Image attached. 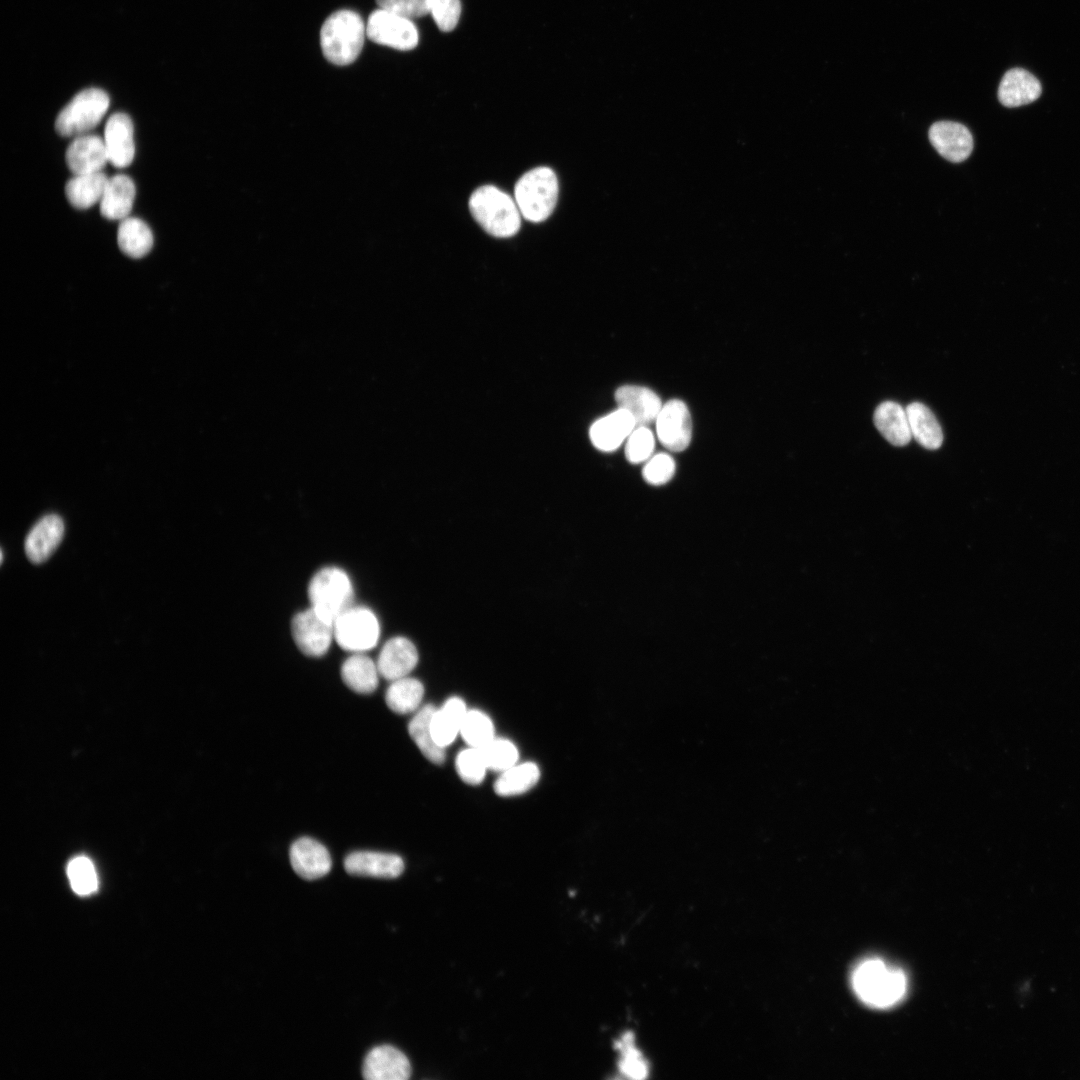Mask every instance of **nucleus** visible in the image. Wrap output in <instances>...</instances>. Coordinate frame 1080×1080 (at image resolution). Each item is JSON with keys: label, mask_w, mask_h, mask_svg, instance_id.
I'll list each match as a JSON object with an SVG mask.
<instances>
[{"label": "nucleus", "mask_w": 1080, "mask_h": 1080, "mask_svg": "<svg viewBox=\"0 0 1080 1080\" xmlns=\"http://www.w3.org/2000/svg\"><path fill=\"white\" fill-rule=\"evenodd\" d=\"M852 986L867 1005L888 1008L905 995L907 980L904 972L884 961L871 958L861 962L852 974Z\"/></svg>", "instance_id": "1"}, {"label": "nucleus", "mask_w": 1080, "mask_h": 1080, "mask_svg": "<svg viewBox=\"0 0 1080 1080\" xmlns=\"http://www.w3.org/2000/svg\"><path fill=\"white\" fill-rule=\"evenodd\" d=\"M366 27L361 16L352 10L331 14L320 31V44L325 58L336 65L351 64L360 54Z\"/></svg>", "instance_id": "2"}, {"label": "nucleus", "mask_w": 1080, "mask_h": 1080, "mask_svg": "<svg viewBox=\"0 0 1080 1080\" xmlns=\"http://www.w3.org/2000/svg\"><path fill=\"white\" fill-rule=\"evenodd\" d=\"M469 209L480 226L495 237H511L520 228L518 206L508 194L494 186L476 189L469 199Z\"/></svg>", "instance_id": "3"}, {"label": "nucleus", "mask_w": 1080, "mask_h": 1080, "mask_svg": "<svg viewBox=\"0 0 1080 1080\" xmlns=\"http://www.w3.org/2000/svg\"><path fill=\"white\" fill-rule=\"evenodd\" d=\"M514 193L516 204L524 218L535 223L542 222L556 205L557 177L548 167L534 168L517 181Z\"/></svg>", "instance_id": "4"}, {"label": "nucleus", "mask_w": 1080, "mask_h": 1080, "mask_svg": "<svg viewBox=\"0 0 1080 1080\" xmlns=\"http://www.w3.org/2000/svg\"><path fill=\"white\" fill-rule=\"evenodd\" d=\"M311 608L333 623L352 604L353 586L347 573L338 567H324L308 585Z\"/></svg>", "instance_id": "5"}, {"label": "nucleus", "mask_w": 1080, "mask_h": 1080, "mask_svg": "<svg viewBox=\"0 0 1080 1080\" xmlns=\"http://www.w3.org/2000/svg\"><path fill=\"white\" fill-rule=\"evenodd\" d=\"M109 96L98 88L79 92L58 114L55 130L64 137L87 134L97 126L109 107Z\"/></svg>", "instance_id": "6"}, {"label": "nucleus", "mask_w": 1080, "mask_h": 1080, "mask_svg": "<svg viewBox=\"0 0 1080 1080\" xmlns=\"http://www.w3.org/2000/svg\"><path fill=\"white\" fill-rule=\"evenodd\" d=\"M333 629L338 645L353 653L371 650L380 636L377 616L369 608L362 606L348 607L333 622Z\"/></svg>", "instance_id": "7"}, {"label": "nucleus", "mask_w": 1080, "mask_h": 1080, "mask_svg": "<svg viewBox=\"0 0 1080 1080\" xmlns=\"http://www.w3.org/2000/svg\"><path fill=\"white\" fill-rule=\"evenodd\" d=\"M366 35L377 44L404 51L415 48L419 39L412 20L381 8L369 16Z\"/></svg>", "instance_id": "8"}, {"label": "nucleus", "mask_w": 1080, "mask_h": 1080, "mask_svg": "<svg viewBox=\"0 0 1080 1080\" xmlns=\"http://www.w3.org/2000/svg\"><path fill=\"white\" fill-rule=\"evenodd\" d=\"M291 633L299 650L310 657L326 654L334 639L333 623L325 620L311 607L293 617Z\"/></svg>", "instance_id": "9"}, {"label": "nucleus", "mask_w": 1080, "mask_h": 1080, "mask_svg": "<svg viewBox=\"0 0 1080 1080\" xmlns=\"http://www.w3.org/2000/svg\"><path fill=\"white\" fill-rule=\"evenodd\" d=\"M656 433L661 444L670 451L685 450L692 438V420L686 404L677 399L666 402L657 418Z\"/></svg>", "instance_id": "10"}, {"label": "nucleus", "mask_w": 1080, "mask_h": 1080, "mask_svg": "<svg viewBox=\"0 0 1080 1080\" xmlns=\"http://www.w3.org/2000/svg\"><path fill=\"white\" fill-rule=\"evenodd\" d=\"M411 1071L406 1055L391 1045L372 1048L362 1066V1075L367 1080H406Z\"/></svg>", "instance_id": "11"}, {"label": "nucleus", "mask_w": 1080, "mask_h": 1080, "mask_svg": "<svg viewBox=\"0 0 1080 1080\" xmlns=\"http://www.w3.org/2000/svg\"><path fill=\"white\" fill-rule=\"evenodd\" d=\"M289 857L295 873L305 880L319 879L327 875L332 867L327 848L310 837H301L294 841Z\"/></svg>", "instance_id": "12"}, {"label": "nucleus", "mask_w": 1080, "mask_h": 1080, "mask_svg": "<svg viewBox=\"0 0 1080 1080\" xmlns=\"http://www.w3.org/2000/svg\"><path fill=\"white\" fill-rule=\"evenodd\" d=\"M929 139L937 152L952 162L967 159L973 150V138L964 125L952 121H939L929 130Z\"/></svg>", "instance_id": "13"}, {"label": "nucleus", "mask_w": 1080, "mask_h": 1080, "mask_svg": "<svg viewBox=\"0 0 1080 1080\" xmlns=\"http://www.w3.org/2000/svg\"><path fill=\"white\" fill-rule=\"evenodd\" d=\"M134 129L131 118L121 112L109 117L104 130V143L109 162L118 168L131 164L135 154Z\"/></svg>", "instance_id": "14"}, {"label": "nucleus", "mask_w": 1080, "mask_h": 1080, "mask_svg": "<svg viewBox=\"0 0 1080 1080\" xmlns=\"http://www.w3.org/2000/svg\"><path fill=\"white\" fill-rule=\"evenodd\" d=\"M346 872L353 876L397 878L404 871V861L396 854L377 851H354L344 860Z\"/></svg>", "instance_id": "15"}, {"label": "nucleus", "mask_w": 1080, "mask_h": 1080, "mask_svg": "<svg viewBox=\"0 0 1080 1080\" xmlns=\"http://www.w3.org/2000/svg\"><path fill=\"white\" fill-rule=\"evenodd\" d=\"M65 158L74 175L100 172L109 161L104 139L95 134L75 137L67 148Z\"/></svg>", "instance_id": "16"}, {"label": "nucleus", "mask_w": 1080, "mask_h": 1080, "mask_svg": "<svg viewBox=\"0 0 1080 1080\" xmlns=\"http://www.w3.org/2000/svg\"><path fill=\"white\" fill-rule=\"evenodd\" d=\"M629 411L619 408L595 421L589 430L592 444L599 450L611 452L619 448L635 429Z\"/></svg>", "instance_id": "17"}, {"label": "nucleus", "mask_w": 1080, "mask_h": 1080, "mask_svg": "<svg viewBox=\"0 0 1080 1080\" xmlns=\"http://www.w3.org/2000/svg\"><path fill=\"white\" fill-rule=\"evenodd\" d=\"M417 662L418 652L415 645L408 638L397 636L383 645L376 664L380 676L393 681L408 676Z\"/></svg>", "instance_id": "18"}, {"label": "nucleus", "mask_w": 1080, "mask_h": 1080, "mask_svg": "<svg viewBox=\"0 0 1080 1080\" xmlns=\"http://www.w3.org/2000/svg\"><path fill=\"white\" fill-rule=\"evenodd\" d=\"M64 523L55 514L41 518L30 530L25 539V552L35 564L46 561L63 539Z\"/></svg>", "instance_id": "19"}, {"label": "nucleus", "mask_w": 1080, "mask_h": 1080, "mask_svg": "<svg viewBox=\"0 0 1080 1080\" xmlns=\"http://www.w3.org/2000/svg\"><path fill=\"white\" fill-rule=\"evenodd\" d=\"M619 408L630 412L636 426H647L656 421L662 408L658 395L651 389L637 385H624L615 392Z\"/></svg>", "instance_id": "20"}, {"label": "nucleus", "mask_w": 1080, "mask_h": 1080, "mask_svg": "<svg viewBox=\"0 0 1080 1080\" xmlns=\"http://www.w3.org/2000/svg\"><path fill=\"white\" fill-rule=\"evenodd\" d=\"M1041 84L1027 70L1014 68L1008 70L999 85L998 99L1006 107L1013 108L1029 104L1039 98Z\"/></svg>", "instance_id": "21"}, {"label": "nucleus", "mask_w": 1080, "mask_h": 1080, "mask_svg": "<svg viewBox=\"0 0 1080 1080\" xmlns=\"http://www.w3.org/2000/svg\"><path fill=\"white\" fill-rule=\"evenodd\" d=\"M135 185L129 176L117 174L108 179L100 201V213L109 220H123L132 210Z\"/></svg>", "instance_id": "22"}, {"label": "nucleus", "mask_w": 1080, "mask_h": 1080, "mask_svg": "<svg viewBox=\"0 0 1080 1080\" xmlns=\"http://www.w3.org/2000/svg\"><path fill=\"white\" fill-rule=\"evenodd\" d=\"M874 423L892 445L904 446L912 438L906 409L896 402L885 401L874 412Z\"/></svg>", "instance_id": "23"}, {"label": "nucleus", "mask_w": 1080, "mask_h": 1080, "mask_svg": "<svg viewBox=\"0 0 1080 1080\" xmlns=\"http://www.w3.org/2000/svg\"><path fill=\"white\" fill-rule=\"evenodd\" d=\"M467 711L465 702L459 697H451L436 708L431 719V730L439 746L446 748L460 734Z\"/></svg>", "instance_id": "24"}, {"label": "nucleus", "mask_w": 1080, "mask_h": 1080, "mask_svg": "<svg viewBox=\"0 0 1080 1080\" xmlns=\"http://www.w3.org/2000/svg\"><path fill=\"white\" fill-rule=\"evenodd\" d=\"M379 676L376 662L364 653H354L341 666V678L344 684L358 694L374 692L379 683Z\"/></svg>", "instance_id": "25"}, {"label": "nucleus", "mask_w": 1080, "mask_h": 1080, "mask_svg": "<svg viewBox=\"0 0 1080 1080\" xmlns=\"http://www.w3.org/2000/svg\"><path fill=\"white\" fill-rule=\"evenodd\" d=\"M905 409L912 437L926 449H938L943 443V432L932 411L920 402H913Z\"/></svg>", "instance_id": "26"}, {"label": "nucleus", "mask_w": 1080, "mask_h": 1080, "mask_svg": "<svg viewBox=\"0 0 1080 1080\" xmlns=\"http://www.w3.org/2000/svg\"><path fill=\"white\" fill-rule=\"evenodd\" d=\"M436 710L432 704L419 708L408 724V732L421 753L432 763L440 765L445 761V748L434 740L431 719Z\"/></svg>", "instance_id": "27"}, {"label": "nucleus", "mask_w": 1080, "mask_h": 1080, "mask_svg": "<svg viewBox=\"0 0 1080 1080\" xmlns=\"http://www.w3.org/2000/svg\"><path fill=\"white\" fill-rule=\"evenodd\" d=\"M108 179L102 171L75 175L66 183L65 195L75 208H90L101 201Z\"/></svg>", "instance_id": "28"}, {"label": "nucleus", "mask_w": 1080, "mask_h": 1080, "mask_svg": "<svg viewBox=\"0 0 1080 1080\" xmlns=\"http://www.w3.org/2000/svg\"><path fill=\"white\" fill-rule=\"evenodd\" d=\"M117 241L120 250L125 255L142 258L152 249L153 234L144 221L127 217L119 224Z\"/></svg>", "instance_id": "29"}, {"label": "nucleus", "mask_w": 1080, "mask_h": 1080, "mask_svg": "<svg viewBox=\"0 0 1080 1080\" xmlns=\"http://www.w3.org/2000/svg\"><path fill=\"white\" fill-rule=\"evenodd\" d=\"M424 695L423 684L415 678L402 677L391 681L385 702L397 714H409L419 709Z\"/></svg>", "instance_id": "30"}, {"label": "nucleus", "mask_w": 1080, "mask_h": 1080, "mask_svg": "<svg viewBox=\"0 0 1080 1080\" xmlns=\"http://www.w3.org/2000/svg\"><path fill=\"white\" fill-rule=\"evenodd\" d=\"M540 778V770L533 762L515 764L501 772L494 783V791L502 797L520 795L533 788Z\"/></svg>", "instance_id": "31"}, {"label": "nucleus", "mask_w": 1080, "mask_h": 1080, "mask_svg": "<svg viewBox=\"0 0 1080 1080\" xmlns=\"http://www.w3.org/2000/svg\"><path fill=\"white\" fill-rule=\"evenodd\" d=\"M460 734L468 746L482 748L495 737L494 725L484 712L476 709L468 710Z\"/></svg>", "instance_id": "32"}, {"label": "nucleus", "mask_w": 1080, "mask_h": 1080, "mask_svg": "<svg viewBox=\"0 0 1080 1080\" xmlns=\"http://www.w3.org/2000/svg\"><path fill=\"white\" fill-rule=\"evenodd\" d=\"M480 749L489 770L501 773L517 764L519 757L518 750L516 746L507 739L494 737Z\"/></svg>", "instance_id": "33"}, {"label": "nucleus", "mask_w": 1080, "mask_h": 1080, "mask_svg": "<svg viewBox=\"0 0 1080 1080\" xmlns=\"http://www.w3.org/2000/svg\"><path fill=\"white\" fill-rule=\"evenodd\" d=\"M67 874L73 891L78 895H90L98 886L97 874L93 863L84 856L73 858L67 867Z\"/></svg>", "instance_id": "34"}, {"label": "nucleus", "mask_w": 1080, "mask_h": 1080, "mask_svg": "<svg viewBox=\"0 0 1080 1080\" xmlns=\"http://www.w3.org/2000/svg\"><path fill=\"white\" fill-rule=\"evenodd\" d=\"M455 764L460 778L470 785L480 784L488 769L481 749L470 746L459 752Z\"/></svg>", "instance_id": "35"}, {"label": "nucleus", "mask_w": 1080, "mask_h": 1080, "mask_svg": "<svg viewBox=\"0 0 1080 1080\" xmlns=\"http://www.w3.org/2000/svg\"><path fill=\"white\" fill-rule=\"evenodd\" d=\"M620 1051L619 1069L621 1073L630 1078H643L647 1075L648 1066L640 1051L634 1045L631 1034H625L616 1043Z\"/></svg>", "instance_id": "36"}, {"label": "nucleus", "mask_w": 1080, "mask_h": 1080, "mask_svg": "<svg viewBox=\"0 0 1080 1080\" xmlns=\"http://www.w3.org/2000/svg\"><path fill=\"white\" fill-rule=\"evenodd\" d=\"M655 439L647 426H636L626 440L625 455L630 463L647 461L654 450Z\"/></svg>", "instance_id": "37"}, {"label": "nucleus", "mask_w": 1080, "mask_h": 1080, "mask_svg": "<svg viewBox=\"0 0 1080 1080\" xmlns=\"http://www.w3.org/2000/svg\"><path fill=\"white\" fill-rule=\"evenodd\" d=\"M674 473L673 458L666 453H658L647 460L642 474L647 483L659 486L667 483Z\"/></svg>", "instance_id": "38"}, {"label": "nucleus", "mask_w": 1080, "mask_h": 1080, "mask_svg": "<svg viewBox=\"0 0 1080 1080\" xmlns=\"http://www.w3.org/2000/svg\"><path fill=\"white\" fill-rule=\"evenodd\" d=\"M429 13L441 31H452L461 15V2L460 0H429Z\"/></svg>", "instance_id": "39"}, {"label": "nucleus", "mask_w": 1080, "mask_h": 1080, "mask_svg": "<svg viewBox=\"0 0 1080 1080\" xmlns=\"http://www.w3.org/2000/svg\"><path fill=\"white\" fill-rule=\"evenodd\" d=\"M381 9L413 20L429 13V0H376Z\"/></svg>", "instance_id": "40"}]
</instances>
